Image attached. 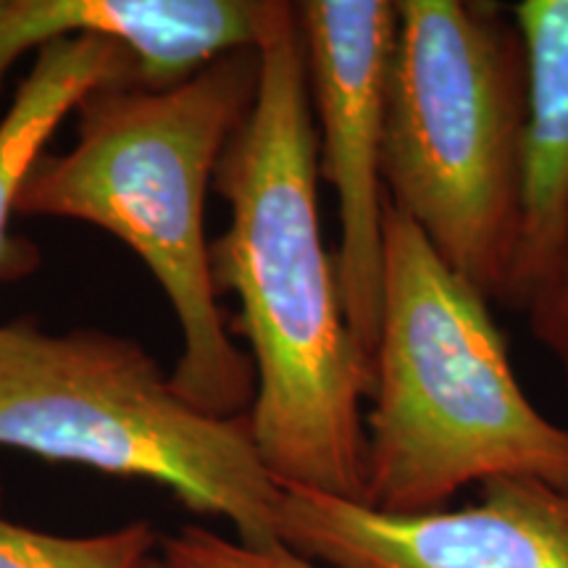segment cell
Masks as SVG:
<instances>
[{
    "label": "cell",
    "instance_id": "cell-7",
    "mask_svg": "<svg viewBox=\"0 0 568 568\" xmlns=\"http://www.w3.org/2000/svg\"><path fill=\"white\" fill-rule=\"evenodd\" d=\"M479 487L474 506L410 516L280 487L276 529L324 568H568V487L531 477Z\"/></svg>",
    "mask_w": 568,
    "mask_h": 568
},
{
    "label": "cell",
    "instance_id": "cell-12",
    "mask_svg": "<svg viewBox=\"0 0 568 568\" xmlns=\"http://www.w3.org/2000/svg\"><path fill=\"white\" fill-rule=\"evenodd\" d=\"M159 545L169 568H324L287 548L255 550L195 524L163 537Z\"/></svg>",
    "mask_w": 568,
    "mask_h": 568
},
{
    "label": "cell",
    "instance_id": "cell-4",
    "mask_svg": "<svg viewBox=\"0 0 568 568\" xmlns=\"http://www.w3.org/2000/svg\"><path fill=\"white\" fill-rule=\"evenodd\" d=\"M395 3L387 197L487 301L508 305L527 124L521 34L497 3Z\"/></svg>",
    "mask_w": 568,
    "mask_h": 568
},
{
    "label": "cell",
    "instance_id": "cell-8",
    "mask_svg": "<svg viewBox=\"0 0 568 568\" xmlns=\"http://www.w3.org/2000/svg\"><path fill=\"white\" fill-rule=\"evenodd\" d=\"M272 0H0V74L67 38L111 42L132 84L169 90L224 55L258 48Z\"/></svg>",
    "mask_w": 568,
    "mask_h": 568
},
{
    "label": "cell",
    "instance_id": "cell-2",
    "mask_svg": "<svg viewBox=\"0 0 568 568\" xmlns=\"http://www.w3.org/2000/svg\"><path fill=\"white\" fill-rule=\"evenodd\" d=\"M258 82L261 51L247 48L169 90H92L74 111V145L42 153L17 203L21 216L92 224L140 255L180 322L172 387L219 418L251 410L255 368L219 308L205 197Z\"/></svg>",
    "mask_w": 568,
    "mask_h": 568
},
{
    "label": "cell",
    "instance_id": "cell-15",
    "mask_svg": "<svg viewBox=\"0 0 568 568\" xmlns=\"http://www.w3.org/2000/svg\"><path fill=\"white\" fill-rule=\"evenodd\" d=\"M3 80H6V74H0V90H3Z\"/></svg>",
    "mask_w": 568,
    "mask_h": 568
},
{
    "label": "cell",
    "instance_id": "cell-13",
    "mask_svg": "<svg viewBox=\"0 0 568 568\" xmlns=\"http://www.w3.org/2000/svg\"><path fill=\"white\" fill-rule=\"evenodd\" d=\"M518 314L527 316L531 335L552 355L568 393V219L548 266L531 282Z\"/></svg>",
    "mask_w": 568,
    "mask_h": 568
},
{
    "label": "cell",
    "instance_id": "cell-9",
    "mask_svg": "<svg viewBox=\"0 0 568 568\" xmlns=\"http://www.w3.org/2000/svg\"><path fill=\"white\" fill-rule=\"evenodd\" d=\"M508 11L527 67L521 232L506 305L518 311L568 219V0H521Z\"/></svg>",
    "mask_w": 568,
    "mask_h": 568
},
{
    "label": "cell",
    "instance_id": "cell-10",
    "mask_svg": "<svg viewBox=\"0 0 568 568\" xmlns=\"http://www.w3.org/2000/svg\"><path fill=\"white\" fill-rule=\"evenodd\" d=\"M103 84H132V63L111 42L67 38L48 42L34 53L30 74L21 80L0 119V261L21 184L34 161L45 153L63 119Z\"/></svg>",
    "mask_w": 568,
    "mask_h": 568
},
{
    "label": "cell",
    "instance_id": "cell-1",
    "mask_svg": "<svg viewBox=\"0 0 568 568\" xmlns=\"http://www.w3.org/2000/svg\"><path fill=\"white\" fill-rule=\"evenodd\" d=\"M258 95L213 176L230 224L211 243L216 293L251 345V435L280 487L364 503L372 368L347 324L318 213V138L295 3L272 0Z\"/></svg>",
    "mask_w": 568,
    "mask_h": 568
},
{
    "label": "cell",
    "instance_id": "cell-5",
    "mask_svg": "<svg viewBox=\"0 0 568 568\" xmlns=\"http://www.w3.org/2000/svg\"><path fill=\"white\" fill-rule=\"evenodd\" d=\"M0 447L166 487L184 508L232 524L255 550L284 548L280 485L245 416H209L134 339L0 324Z\"/></svg>",
    "mask_w": 568,
    "mask_h": 568
},
{
    "label": "cell",
    "instance_id": "cell-11",
    "mask_svg": "<svg viewBox=\"0 0 568 568\" xmlns=\"http://www.w3.org/2000/svg\"><path fill=\"white\" fill-rule=\"evenodd\" d=\"M151 521L90 537H63L11 521L0 510V568H142L159 548Z\"/></svg>",
    "mask_w": 568,
    "mask_h": 568
},
{
    "label": "cell",
    "instance_id": "cell-14",
    "mask_svg": "<svg viewBox=\"0 0 568 568\" xmlns=\"http://www.w3.org/2000/svg\"><path fill=\"white\" fill-rule=\"evenodd\" d=\"M142 568H169L166 564H163V558L161 556H153L151 560H148V564L145 566H142Z\"/></svg>",
    "mask_w": 568,
    "mask_h": 568
},
{
    "label": "cell",
    "instance_id": "cell-6",
    "mask_svg": "<svg viewBox=\"0 0 568 568\" xmlns=\"http://www.w3.org/2000/svg\"><path fill=\"white\" fill-rule=\"evenodd\" d=\"M305 80L318 138V174L335 190V251L347 324L372 368L385 274V134L395 0H301Z\"/></svg>",
    "mask_w": 568,
    "mask_h": 568
},
{
    "label": "cell",
    "instance_id": "cell-3",
    "mask_svg": "<svg viewBox=\"0 0 568 568\" xmlns=\"http://www.w3.org/2000/svg\"><path fill=\"white\" fill-rule=\"evenodd\" d=\"M368 400V508L429 514L503 477L568 487V429L524 393L489 301L389 197Z\"/></svg>",
    "mask_w": 568,
    "mask_h": 568
}]
</instances>
